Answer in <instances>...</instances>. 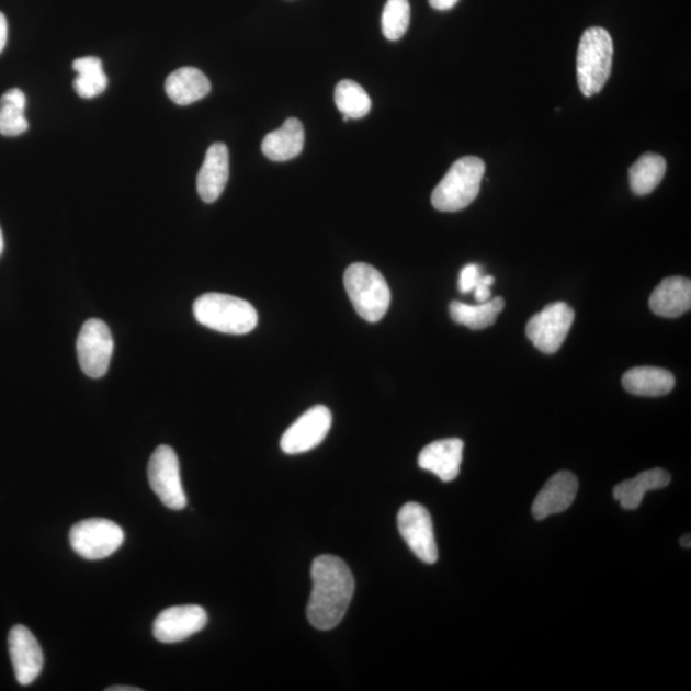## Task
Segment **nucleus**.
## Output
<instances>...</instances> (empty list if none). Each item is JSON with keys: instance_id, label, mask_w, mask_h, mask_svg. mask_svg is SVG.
I'll return each mask as SVG.
<instances>
[{"instance_id": "nucleus-7", "label": "nucleus", "mask_w": 691, "mask_h": 691, "mask_svg": "<svg viewBox=\"0 0 691 691\" xmlns=\"http://www.w3.org/2000/svg\"><path fill=\"white\" fill-rule=\"evenodd\" d=\"M150 487L168 509L180 511L188 505L182 488L180 461L169 445H159L152 452L148 466Z\"/></svg>"}, {"instance_id": "nucleus-27", "label": "nucleus", "mask_w": 691, "mask_h": 691, "mask_svg": "<svg viewBox=\"0 0 691 691\" xmlns=\"http://www.w3.org/2000/svg\"><path fill=\"white\" fill-rule=\"evenodd\" d=\"M409 0H387L382 13L383 35L390 42L399 41L410 25Z\"/></svg>"}, {"instance_id": "nucleus-20", "label": "nucleus", "mask_w": 691, "mask_h": 691, "mask_svg": "<svg viewBox=\"0 0 691 691\" xmlns=\"http://www.w3.org/2000/svg\"><path fill=\"white\" fill-rule=\"evenodd\" d=\"M622 386L628 394L644 397H659L670 394L675 387V376L666 369L637 366L622 376Z\"/></svg>"}, {"instance_id": "nucleus-13", "label": "nucleus", "mask_w": 691, "mask_h": 691, "mask_svg": "<svg viewBox=\"0 0 691 691\" xmlns=\"http://www.w3.org/2000/svg\"><path fill=\"white\" fill-rule=\"evenodd\" d=\"M8 649H10L15 679L23 687L33 683L44 666L43 650L34 634L25 626H13L8 635Z\"/></svg>"}, {"instance_id": "nucleus-8", "label": "nucleus", "mask_w": 691, "mask_h": 691, "mask_svg": "<svg viewBox=\"0 0 691 691\" xmlns=\"http://www.w3.org/2000/svg\"><path fill=\"white\" fill-rule=\"evenodd\" d=\"M113 349L111 329L103 320L84 321L76 343L77 356L84 374L90 378H102L110 369Z\"/></svg>"}, {"instance_id": "nucleus-15", "label": "nucleus", "mask_w": 691, "mask_h": 691, "mask_svg": "<svg viewBox=\"0 0 691 691\" xmlns=\"http://www.w3.org/2000/svg\"><path fill=\"white\" fill-rule=\"evenodd\" d=\"M229 179V152L225 144L215 143L206 151L197 174V192L203 202H217Z\"/></svg>"}, {"instance_id": "nucleus-21", "label": "nucleus", "mask_w": 691, "mask_h": 691, "mask_svg": "<svg viewBox=\"0 0 691 691\" xmlns=\"http://www.w3.org/2000/svg\"><path fill=\"white\" fill-rule=\"evenodd\" d=\"M670 482L671 476L664 468H650L633 479L618 484L613 488V497L618 499L622 509L636 510L647 491L666 488Z\"/></svg>"}, {"instance_id": "nucleus-11", "label": "nucleus", "mask_w": 691, "mask_h": 691, "mask_svg": "<svg viewBox=\"0 0 691 691\" xmlns=\"http://www.w3.org/2000/svg\"><path fill=\"white\" fill-rule=\"evenodd\" d=\"M330 427L332 412L326 406H314L284 432L281 449L288 455H297L318 448L326 440Z\"/></svg>"}, {"instance_id": "nucleus-9", "label": "nucleus", "mask_w": 691, "mask_h": 691, "mask_svg": "<svg viewBox=\"0 0 691 691\" xmlns=\"http://www.w3.org/2000/svg\"><path fill=\"white\" fill-rule=\"evenodd\" d=\"M575 313L565 303H553L534 315L526 326V336L544 353H556L570 332Z\"/></svg>"}, {"instance_id": "nucleus-14", "label": "nucleus", "mask_w": 691, "mask_h": 691, "mask_svg": "<svg viewBox=\"0 0 691 691\" xmlns=\"http://www.w3.org/2000/svg\"><path fill=\"white\" fill-rule=\"evenodd\" d=\"M578 489L579 482L573 473L564 471L553 475L535 498L532 507L534 518L543 520L566 511L574 503Z\"/></svg>"}, {"instance_id": "nucleus-24", "label": "nucleus", "mask_w": 691, "mask_h": 691, "mask_svg": "<svg viewBox=\"0 0 691 691\" xmlns=\"http://www.w3.org/2000/svg\"><path fill=\"white\" fill-rule=\"evenodd\" d=\"M26 95L22 90L14 88L4 92L0 98V135L14 137L26 133Z\"/></svg>"}, {"instance_id": "nucleus-2", "label": "nucleus", "mask_w": 691, "mask_h": 691, "mask_svg": "<svg viewBox=\"0 0 691 691\" xmlns=\"http://www.w3.org/2000/svg\"><path fill=\"white\" fill-rule=\"evenodd\" d=\"M194 315L200 325L227 335H246L257 328L256 307L240 297L205 294L194 303Z\"/></svg>"}, {"instance_id": "nucleus-6", "label": "nucleus", "mask_w": 691, "mask_h": 691, "mask_svg": "<svg viewBox=\"0 0 691 691\" xmlns=\"http://www.w3.org/2000/svg\"><path fill=\"white\" fill-rule=\"evenodd\" d=\"M125 533L120 525L106 519H88L77 522L69 533L73 551L87 559H103L113 555Z\"/></svg>"}, {"instance_id": "nucleus-22", "label": "nucleus", "mask_w": 691, "mask_h": 691, "mask_svg": "<svg viewBox=\"0 0 691 691\" xmlns=\"http://www.w3.org/2000/svg\"><path fill=\"white\" fill-rule=\"evenodd\" d=\"M503 309L505 299L502 297H495L479 305H467L460 302L450 304L452 320L474 330L494 326L498 314Z\"/></svg>"}, {"instance_id": "nucleus-26", "label": "nucleus", "mask_w": 691, "mask_h": 691, "mask_svg": "<svg viewBox=\"0 0 691 691\" xmlns=\"http://www.w3.org/2000/svg\"><path fill=\"white\" fill-rule=\"evenodd\" d=\"M335 103L344 117L360 120L372 110V100L364 88L355 81L343 80L335 90Z\"/></svg>"}, {"instance_id": "nucleus-1", "label": "nucleus", "mask_w": 691, "mask_h": 691, "mask_svg": "<svg viewBox=\"0 0 691 691\" xmlns=\"http://www.w3.org/2000/svg\"><path fill=\"white\" fill-rule=\"evenodd\" d=\"M313 591L307 604V619L315 628L336 627L355 593V579L344 560L336 556L321 555L311 566Z\"/></svg>"}, {"instance_id": "nucleus-30", "label": "nucleus", "mask_w": 691, "mask_h": 691, "mask_svg": "<svg viewBox=\"0 0 691 691\" xmlns=\"http://www.w3.org/2000/svg\"><path fill=\"white\" fill-rule=\"evenodd\" d=\"M8 41V22L5 15L0 12V53L5 48Z\"/></svg>"}, {"instance_id": "nucleus-31", "label": "nucleus", "mask_w": 691, "mask_h": 691, "mask_svg": "<svg viewBox=\"0 0 691 691\" xmlns=\"http://www.w3.org/2000/svg\"><path fill=\"white\" fill-rule=\"evenodd\" d=\"M458 0H429V4L437 11H449L457 4Z\"/></svg>"}, {"instance_id": "nucleus-5", "label": "nucleus", "mask_w": 691, "mask_h": 691, "mask_svg": "<svg viewBox=\"0 0 691 691\" xmlns=\"http://www.w3.org/2000/svg\"><path fill=\"white\" fill-rule=\"evenodd\" d=\"M486 165L476 157L461 158L449 169L432 194V204L440 212H458L479 195Z\"/></svg>"}, {"instance_id": "nucleus-34", "label": "nucleus", "mask_w": 691, "mask_h": 691, "mask_svg": "<svg viewBox=\"0 0 691 691\" xmlns=\"http://www.w3.org/2000/svg\"><path fill=\"white\" fill-rule=\"evenodd\" d=\"M3 250H4V238H3L2 228H0V256H2Z\"/></svg>"}, {"instance_id": "nucleus-12", "label": "nucleus", "mask_w": 691, "mask_h": 691, "mask_svg": "<svg viewBox=\"0 0 691 691\" xmlns=\"http://www.w3.org/2000/svg\"><path fill=\"white\" fill-rule=\"evenodd\" d=\"M207 624V613L196 604L174 605L159 613L154 621L152 634L156 639L173 644L189 639Z\"/></svg>"}, {"instance_id": "nucleus-3", "label": "nucleus", "mask_w": 691, "mask_h": 691, "mask_svg": "<svg viewBox=\"0 0 691 691\" xmlns=\"http://www.w3.org/2000/svg\"><path fill=\"white\" fill-rule=\"evenodd\" d=\"M613 42L603 27H590L580 38L576 72L584 97L598 94L609 81L612 71Z\"/></svg>"}, {"instance_id": "nucleus-4", "label": "nucleus", "mask_w": 691, "mask_h": 691, "mask_svg": "<svg viewBox=\"0 0 691 691\" xmlns=\"http://www.w3.org/2000/svg\"><path fill=\"white\" fill-rule=\"evenodd\" d=\"M344 288L361 318L369 322L380 321L389 309L390 290L380 271L365 263L351 264L346 269Z\"/></svg>"}, {"instance_id": "nucleus-28", "label": "nucleus", "mask_w": 691, "mask_h": 691, "mask_svg": "<svg viewBox=\"0 0 691 691\" xmlns=\"http://www.w3.org/2000/svg\"><path fill=\"white\" fill-rule=\"evenodd\" d=\"M482 268L478 264H467L460 272L458 288L463 294L474 291L476 283L480 280Z\"/></svg>"}, {"instance_id": "nucleus-25", "label": "nucleus", "mask_w": 691, "mask_h": 691, "mask_svg": "<svg viewBox=\"0 0 691 691\" xmlns=\"http://www.w3.org/2000/svg\"><path fill=\"white\" fill-rule=\"evenodd\" d=\"M77 72L73 88L77 94L83 99H92L103 94L107 88V76L104 72L102 60L98 57H82L76 59L72 65Z\"/></svg>"}, {"instance_id": "nucleus-33", "label": "nucleus", "mask_w": 691, "mask_h": 691, "mask_svg": "<svg viewBox=\"0 0 691 691\" xmlns=\"http://www.w3.org/2000/svg\"><path fill=\"white\" fill-rule=\"evenodd\" d=\"M680 543L682 547L690 548L691 547L690 534L683 535L681 537Z\"/></svg>"}, {"instance_id": "nucleus-18", "label": "nucleus", "mask_w": 691, "mask_h": 691, "mask_svg": "<svg viewBox=\"0 0 691 691\" xmlns=\"http://www.w3.org/2000/svg\"><path fill=\"white\" fill-rule=\"evenodd\" d=\"M212 90L209 79L194 67H182L167 77L166 92L177 105H190L199 102Z\"/></svg>"}, {"instance_id": "nucleus-32", "label": "nucleus", "mask_w": 691, "mask_h": 691, "mask_svg": "<svg viewBox=\"0 0 691 691\" xmlns=\"http://www.w3.org/2000/svg\"><path fill=\"white\" fill-rule=\"evenodd\" d=\"M106 691H141L140 688H135V687H111L107 688Z\"/></svg>"}, {"instance_id": "nucleus-16", "label": "nucleus", "mask_w": 691, "mask_h": 691, "mask_svg": "<svg viewBox=\"0 0 691 691\" xmlns=\"http://www.w3.org/2000/svg\"><path fill=\"white\" fill-rule=\"evenodd\" d=\"M464 442L458 438L435 441L420 452L418 463L443 482L455 480L463 463Z\"/></svg>"}, {"instance_id": "nucleus-23", "label": "nucleus", "mask_w": 691, "mask_h": 691, "mask_svg": "<svg viewBox=\"0 0 691 691\" xmlns=\"http://www.w3.org/2000/svg\"><path fill=\"white\" fill-rule=\"evenodd\" d=\"M666 160L655 152L644 154L630 168V186L635 195L644 196L650 194L662 182L666 174Z\"/></svg>"}, {"instance_id": "nucleus-29", "label": "nucleus", "mask_w": 691, "mask_h": 691, "mask_svg": "<svg viewBox=\"0 0 691 691\" xmlns=\"http://www.w3.org/2000/svg\"><path fill=\"white\" fill-rule=\"evenodd\" d=\"M495 283V279L491 275H482L478 283L474 288L475 299L479 304L488 302L490 298V286Z\"/></svg>"}, {"instance_id": "nucleus-19", "label": "nucleus", "mask_w": 691, "mask_h": 691, "mask_svg": "<svg viewBox=\"0 0 691 691\" xmlns=\"http://www.w3.org/2000/svg\"><path fill=\"white\" fill-rule=\"evenodd\" d=\"M305 144L303 123L297 118H288L282 127L273 131L261 143V151L273 161H287L302 154Z\"/></svg>"}, {"instance_id": "nucleus-17", "label": "nucleus", "mask_w": 691, "mask_h": 691, "mask_svg": "<svg viewBox=\"0 0 691 691\" xmlns=\"http://www.w3.org/2000/svg\"><path fill=\"white\" fill-rule=\"evenodd\" d=\"M650 310L664 318H679L691 307V282L670 276L658 284L649 298Z\"/></svg>"}, {"instance_id": "nucleus-10", "label": "nucleus", "mask_w": 691, "mask_h": 691, "mask_svg": "<svg viewBox=\"0 0 691 691\" xmlns=\"http://www.w3.org/2000/svg\"><path fill=\"white\" fill-rule=\"evenodd\" d=\"M397 525L399 534L415 556L426 564L437 563L438 548L433 521L424 506L417 502L404 505L397 514Z\"/></svg>"}]
</instances>
